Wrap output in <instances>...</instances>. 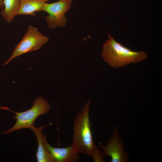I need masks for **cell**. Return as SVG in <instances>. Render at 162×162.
Here are the masks:
<instances>
[{
  "instance_id": "obj_1",
  "label": "cell",
  "mask_w": 162,
  "mask_h": 162,
  "mask_svg": "<svg viewBox=\"0 0 162 162\" xmlns=\"http://www.w3.org/2000/svg\"><path fill=\"white\" fill-rule=\"evenodd\" d=\"M89 100L74 120L73 141L71 145L79 154L91 157L95 162H105L104 154L95 145L91 130Z\"/></svg>"
},
{
  "instance_id": "obj_2",
  "label": "cell",
  "mask_w": 162,
  "mask_h": 162,
  "mask_svg": "<svg viewBox=\"0 0 162 162\" xmlns=\"http://www.w3.org/2000/svg\"><path fill=\"white\" fill-rule=\"evenodd\" d=\"M108 36V39L103 45L101 56L110 66L117 68L140 62L147 58L145 52L133 51L116 41L109 33Z\"/></svg>"
},
{
  "instance_id": "obj_3",
  "label": "cell",
  "mask_w": 162,
  "mask_h": 162,
  "mask_svg": "<svg viewBox=\"0 0 162 162\" xmlns=\"http://www.w3.org/2000/svg\"><path fill=\"white\" fill-rule=\"evenodd\" d=\"M50 108V105L48 101L39 96L35 98L32 107L28 110L17 112L9 110L15 114L14 118L16 119V122L11 128L2 134H10L23 128H31L34 126V123L36 118L39 116L46 113Z\"/></svg>"
},
{
  "instance_id": "obj_4",
  "label": "cell",
  "mask_w": 162,
  "mask_h": 162,
  "mask_svg": "<svg viewBox=\"0 0 162 162\" xmlns=\"http://www.w3.org/2000/svg\"><path fill=\"white\" fill-rule=\"evenodd\" d=\"M48 40L49 38L42 34L37 27L29 25L22 39L16 46L11 56L3 65L22 55L39 49Z\"/></svg>"
},
{
  "instance_id": "obj_5",
  "label": "cell",
  "mask_w": 162,
  "mask_h": 162,
  "mask_svg": "<svg viewBox=\"0 0 162 162\" xmlns=\"http://www.w3.org/2000/svg\"><path fill=\"white\" fill-rule=\"evenodd\" d=\"M73 1L58 0L53 3L45 4L42 11L48 14L45 19L49 27L54 29L66 25L67 20L65 14L70 8Z\"/></svg>"
},
{
  "instance_id": "obj_6",
  "label": "cell",
  "mask_w": 162,
  "mask_h": 162,
  "mask_svg": "<svg viewBox=\"0 0 162 162\" xmlns=\"http://www.w3.org/2000/svg\"><path fill=\"white\" fill-rule=\"evenodd\" d=\"M113 133L106 145L101 144L99 147L104 155L111 157V162H127L129 157L124 149V147L119 135L117 128H113Z\"/></svg>"
},
{
  "instance_id": "obj_7",
  "label": "cell",
  "mask_w": 162,
  "mask_h": 162,
  "mask_svg": "<svg viewBox=\"0 0 162 162\" xmlns=\"http://www.w3.org/2000/svg\"><path fill=\"white\" fill-rule=\"evenodd\" d=\"M44 143L46 149L50 153L54 162H77L79 156L72 146L63 148H55L47 142L46 136L43 134Z\"/></svg>"
},
{
  "instance_id": "obj_8",
  "label": "cell",
  "mask_w": 162,
  "mask_h": 162,
  "mask_svg": "<svg viewBox=\"0 0 162 162\" xmlns=\"http://www.w3.org/2000/svg\"><path fill=\"white\" fill-rule=\"evenodd\" d=\"M50 0H20L19 8L16 16L28 15L34 16L36 12L42 11L45 3Z\"/></svg>"
},
{
  "instance_id": "obj_9",
  "label": "cell",
  "mask_w": 162,
  "mask_h": 162,
  "mask_svg": "<svg viewBox=\"0 0 162 162\" xmlns=\"http://www.w3.org/2000/svg\"><path fill=\"white\" fill-rule=\"evenodd\" d=\"M46 125L36 128L34 126L30 129L34 132L38 141V146L36 157L38 162H54V161L45 146L42 131L47 126Z\"/></svg>"
},
{
  "instance_id": "obj_10",
  "label": "cell",
  "mask_w": 162,
  "mask_h": 162,
  "mask_svg": "<svg viewBox=\"0 0 162 162\" xmlns=\"http://www.w3.org/2000/svg\"><path fill=\"white\" fill-rule=\"evenodd\" d=\"M4 7L0 12L1 16L8 23L11 22L16 16L20 0H3Z\"/></svg>"
},
{
  "instance_id": "obj_11",
  "label": "cell",
  "mask_w": 162,
  "mask_h": 162,
  "mask_svg": "<svg viewBox=\"0 0 162 162\" xmlns=\"http://www.w3.org/2000/svg\"><path fill=\"white\" fill-rule=\"evenodd\" d=\"M3 1V0H0V8L1 9L3 8L4 7Z\"/></svg>"
},
{
  "instance_id": "obj_12",
  "label": "cell",
  "mask_w": 162,
  "mask_h": 162,
  "mask_svg": "<svg viewBox=\"0 0 162 162\" xmlns=\"http://www.w3.org/2000/svg\"><path fill=\"white\" fill-rule=\"evenodd\" d=\"M9 109V108L7 107H2L0 105V109L2 110H8Z\"/></svg>"
}]
</instances>
